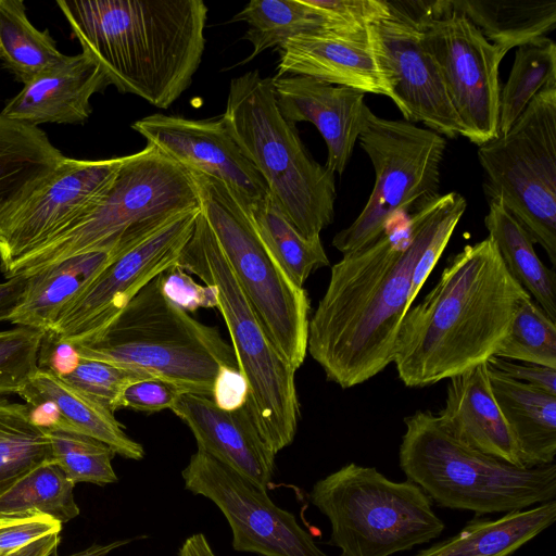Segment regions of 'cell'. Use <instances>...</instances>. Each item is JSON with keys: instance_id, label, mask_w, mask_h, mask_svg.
<instances>
[{"instance_id": "6da1fadb", "label": "cell", "mask_w": 556, "mask_h": 556, "mask_svg": "<svg viewBox=\"0 0 556 556\" xmlns=\"http://www.w3.org/2000/svg\"><path fill=\"white\" fill-rule=\"evenodd\" d=\"M465 201L454 191L440 194L396 216L379 238L332 265L307 334V352L329 381L349 389L393 363L414 267L443 220Z\"/></svg>"}, {"instance_id": "7a4b0ae2", "label": "cell", "mask_w": 556, "mask_h": 556, "mask_svg": "<svg viewBox=\"0 0 556 556\" xmlns=\"http://www.w3.org/2000/svg\"><path fill=\"white\" fill-rule=\"evenodd\" d=\"M529 296L489 237L465 245L427 295L405 313L393 358L399 378L421 388L485 363Z\"/></svg>"}, {"instance_id": "3957f363", "label": "cell", "mask_w": 556, "mask_h": 556, "mask_svg": "<svg viewBox=\"0 0 556 556\" xmlns=\"http://www.w3.org/2000/svg\"><path fill=\"white\" fill-rule=\"evenodd\" d=\"M83 53L110 85L168 109L192 81L205 48L202 0H59Z\"/></svg>"}, {"instance_id": "277c9868", "label": "cell", "mask_w": 556, "mask_h": 556, "mask_svg": "<svg viewBox=\"0 0 556 556\" xmlns=\"http://www.w3.org/2000/svg\"><path fill=\"white\" fill-rule=\"evenodd\" d=\"M74 345L81 358L162 378L208 397L222 368L239 369L232 346L215 327L194 319L164 295L162 274L105 327Z\"/></svg>"}, {"instance_id": "5b68a950", "label": "cell", "mask_w": 556, "mask_h": 556, "mask_svg": "<svg viewBox=\"0 0 556 556\" xmlns=\"http://www.w3.org/2000/svg\"><path fill=\"white\" fill-rule=\"evenodd\" d=\"M200 208L192 174L147 144L123 156L111 187L87 215L22 257L4 277L29 276L90 252H111L114 257L175 217Z\"/></svg>"}, {"instance_id": "8992f818", "label": "cell", "mask_w": 556, "mask_h": 556, "mask_svg": "<svg viewBox=\"0 0 556 556\" xmlns=\"http://www.w3.org/2000/svg\"><path fill=\"white\" fill-rule=\"evenodd\" d=\"M223 118L283 215L306 239L320 238L334 217V174L309 155L280 112L273 78L257 70L233 78Z\"/></svg>"}, {"instance_id": "52a82bcc", "label": "cell", "mask_w": 556, "mask_h": 556, "mask_svg": "<svg viewBox=\"0 0 556 556\" xmlns=\"http://www.w3.org/2000/svg\"><path fill=\"white\" fill-rule=\"evenodd\" d=\"M400 467L439 506L510 513L555 500L556 464L518 467L464 445L430 410L404 418Z\"/></svg>"}, {"instance_id": "ba28073f", "label": "cell", "mask_w": 556, "mask_h": 556, "mask_svg": "<svg viewBox=\"0 0 556 556\" xmlns=\"http://www.w3.org/2000/svg\"><path fill=\"white\" fill-rule=\"evenodd\" d=\"M176 264L217 288V308L248 384L245 404L263 440L277 455L293 442L298 430L296 370L268 338L202 211Z\"/></svg>"}, {"instance_id": "9c48e42d", "label": "cell", "mask_w": 556, "mask_h": 556, "mask_svg": "<svg viewBox=\"0 0 556 556\" xmlns=\"http://www.w3.org/2000/svg\"><path fill=\"white\" fill-rule=\"evenodd\" d=\"M311 503L331 527L340 556H391L441 535L444 522L414 482H395L374 467L346 464L316 481Z\"/></svg>"}, {"instance_id": "30bf717a", "label": "cell", "mask_w": 556, "mask_h": 556, "mask_svg": "<svg viewBox=\"0 0 556 556\" xmlns=\"http://www.w3.org/2000/svg\"><path fill=\"white\" fill-rule=\"evenodd\" d=\"M201 211L277 351L298 370L307 354L311 302L261 240L250 215L224 184L192 173Z\"/></svg>"}, {"instance_id": "8fae6325", "label": "cell", "mask_w": 556, "mask_h": 556, "mask_svg": "<svg viewBox=\"0 0 556 556\" xmlns=\"http://www.w3.org/2000/svg\"><path fill=\"white\" fill-rule=\"evenodd\" d=\"M488 200L498 199L556 265V86L478 149Z\"/></svg>"}, {"instance_id": "7c38bea8", "label": "cell", "mask_w": 556, "mask_h": 556, "mask_svg": "<svg viewBox=\"0 0 556 556\" xmlns=\"http://www.w3.org/2000/svg\"><path fill=\"white\" fill-rule=\"evenodd\" d=\"M358 140L376 178L359 215L332 239L342 254L371 243L393 218L440 195L443 136L407 121L380 117L368 108Z\"/></svg>"}, {"instance_id": "4fadbf2b", "label": "cell", "mask_w": 556, "mask_h": 556, "mask_svg": "<svg viewBox=\"0 0 556 556\" xmlns=\"http://www.w3.org/2000/svg\"><path fill=\"white\" fill-rule=\"evenodd\" d=\"M442 74L462 136L482 146L500 136V63L505 56L451 0L407 1Z\"/></svg>"}, {"instance_id": "5bb4252c", "label": "cell", "mask_w": 556, "mask_h": 556, "mask_svg": "<svg viewBox=\"0 0 556 556\" xmlns=\"http://www.w3.org/2000/svg\"><path fill=\"white\" fill-rule=\"evenodd\" d=\"M181 477L187 491L210 500L225 516L235 551L260 556H328L294 514L210 455L197 450Z\"/></svg>"}, {"instance_id": "9a60e30c", "label": "cell", "mask_w": 556, "mask_h": 556, "mask_svg": "<svg viewBox=\"0 0 556 556\" xmlns=\"http://www.w3.org/2000/svg\"><path fill=\"white\" fill-rule=\"evenodd\" d=\"M122 157L76 160L64 156L21 203L0 217V268L3 276L22 257L87 215L103 198Z\"/></svg>"}, {"instance_id": "2e32d148", "label": "cell", "mask_w": 556, "mask_h": 556, "mask_svg": "<svg viewBox=\"0 0 556 556\" xmlns=\"http://www.w3.org/2000/svg\"><path fill=\"white\" fill-rule=\"evenodd\" d=\"M200 211L175 217L112 257L84 291L63 308L48 331L73 344L100 331L146 285L177 263Z\"/></svg>"}, {"instance_id": "e0dca14e", "label": "cell", "mask_w": 556, "mask_h": 556, "mask_svg": "<svg viewBox=\"0 0 556 556\" xmlns=\"http://www.w3.org/2000/svg\"><path fill=\"white\" fill-rule=\"evenodd\" d=\"M388 17L372 25L382 54L390 99L405 121L420 122L444 138L462 136L438 64L426 48L407 1H389Z\"/></svg>"}, {"instance_id": "ac0fdd59", "label": "cell", "mask_w": 556, "mask_h": 556, "mask_svg": "<svg viewBox=\"0 0 556 556\" xmlns=\"http://www.w3.org/2000/svg\"><path fill=\"white\" fill-rule=\"evenodd\" d=\"M131 127L147 144L187 170L224 184L249 215L270 197L266 182L235 141L223 115L190 119L152 114Z\"/></svg>"}, {"instance_id": "d6986e66", "label": "cell", "mask_w": 556, "mask_h": 556, "mask_svg": "<svg viewBox=\"0 0 556 556\" xmlns=\"http://www.w3.org/2000/svg\"><path fill=\"white\" fill-rule=\"evenodd\" d=\"M279 51L276 77L308 76L364 93L391 97L372 25L353 30L320 27L290 38Z\"/></svg>"}, {"instance_id": "ffe728a7", "label": "cell", "mask_w": 556, "mask_h": 556, "mask_svg": "<svg viewBox=\"0 0 556 556\" xmlns=\"http://www.w3.org/2000/svg\"><path fill=\"white\" fill-rule=\"evenodd\" d=\"M170 410L188 426L198 451L268 491L275 475L276 454L260 434L247 404L228 410L218 407L208 396L186 392Z\"/></svg>"}, {"instance_id": "44dd1931", "label": "cell", "mask_w": 556, "mask_h": 556, "mask_svg": "<svg viewBox=\"0 0 556 556\" xmlns=\"http://www.w3.org/2000/svg\"><path fill=\"white\" fill-rule=\"evenodd\" d=\"M273 85L282 115L293 124L315 125L327 146L325 166L343 174L368 110L365 93L302 75L275 76Z\"/></svg>"}, {"instance_id": "7402d4cb", "label": "cell", "mask_w": 556, "mask_h": 556, "mask_svg": "<svg viewBox=\"0 0 556 556\" xmlns=\"http://www.w3.org/2000/svg\"><path fill=\"white\" fill-rule=\"evenodd\" d=\"M110 85L89 55L66 58L40 73L9 100L4 117L38 127L40 124H83L91 114L90 99Z\"/></svg>"}, {"instance_id": "603a6c76", "label": "cell", "mask_w": 556, "mask_h": 556, "mask_svg": "<svg viewBox=\"0 0 556 556\" xmlns=\"http://www.w3.org/2000/svg\"><path fill=\"white\" fill-rule=\"evenodd\" d=\"M437 417L441 427L464 445L522 467L494 399L486 362L448 379L445 405Z\"/></svg>"}, {"instance_id": "cb8c5ba5", "label": "cell", "mask_w": 556, "mask_h": 556, "mask_svg": "<svg viewBox=\"0 0 556 556\" xmlns=\"http://www.w3.org/2000/svg\"><path fill=\"white\" fill-rule=\"evenodd\" d=\"M486 365L494 399L515 441L521 466L554 464L556 394L517 381L488 362Z\"/></svg>"}, {"instance_id": "d4e9b609", "label": "cell", "mask_w": 556, "mask_h": 556, "mask_svg": "<svg viewBox=\"0 0 556 556\" xmlns=\"http://www.w3.org/2000/svg\"><path fill=\"white\" fill-rule=\"evenodd\" d=\"M111 252L75 255L27 276L24 293L10 316L11 324L48 331L59 315L109 264Z\"/></svg>"}, {"instance_id": "484cf974", "label": "cell", "mask_w": 556, "mask_h": 556, "mask_svg": "<svg viewBox=\"0 0 556 556\" xmlns=\"http://www.w3.org/2000/svg\"><path fill=\"white\" fill-rule=\"evenodd\" d=\"M17 395L26 404L52 402L64 422V430L94 438L126 459L141 460L146 455L143 446L128 437L113 413L58 376L38 369Z\"/></svg>"}, {"instance_id": "4316f807", "label": "cell", "mask_w": 556, "mask_h": 556, "mask_svg": "<svg viewBox=\"0 0 556 556\" xmlns=\"http://www.w3.org/2000/svg\"><path fill=\"white\" fill-rule=\"evenodd\" d=\"M63 159L39 127L0 114V217L30 194Z\"/></svg>"}, {"instance_id": "83f0119b", "label": "cell", "mask_w": 556, "mask_h": 556, "mask_svg": "<svg viewBox=\"0 0 556 556\" xmlns=\"http://www.w3.org/2000/svg\"><path fill=\"white\" fill-rule=\"evenodd\" d=\"M556 519V501L497 519H472L456 535L415 556H510Z\"/></svg>"}, {"instance_id": "f1b7e54d", "label": "cell", "mask_w": 556, "mask_h": 556, "mask_svg": "<svg viewBox=\"0 0 556 556\" xmlns=\"http://www.w3.org/2000/svg\"><path fill=\"white\" fill-rule=\"evenodd\" d=\"M484 225L510 276L556 321V274L539 258L534 241L517 219L494 198L488 200Z\"/></svg>"}, {"instance_id": "f546056e", "label": "cell", "mask_w": 556, "mask_h": 556, "mask_svg": "<svg viewBox=\"0 0 556 556\" xmlns=\"http://www.w3.org/2000/svg\"><path fill=\"white\" fill-rule=\"evenodd\" d=\"M494 46L507 53L514 47L546 36L556 26L554 0H451Z\"/></svg>"}, {"instance_id": "4dcf8cb0", "label": "cell", "mask_w": 556, "mask_h": 556, "mask_svg": "<svg viewBox=\"0 0 556 556\" xmlns=\"http://www.w3.org/2000/svg\"><path fill=\"white\" fill-rule=\"evenodd\" d=\"M66 58L48 29L28 20L22 0H0V61L24 85Z\"/></svg>"}, {"instance_id": "1f68e13d", "label": "cell", "mask_w": 556, "mask_h": 556, "mask_svg": "<svg viewBox=\"0 0 556 556\" xmlns=\"http://www.w3.org/2000/svg\"><path fill=\"white\" fill-rule=\"evenodd\" d=\"M47 463H53L50 440L31 420L29 406L0 397V497Z\"/></svg>"}, {"instance_id": "d6a6232c", "label": "cell", "mask_w": 556, "mask_h": 556, "mask_svg": "<svg viewBox=\"0 0 556 556\" xmlns=\"http://www.w3.org/2000/svg\"><path fill=\"white\" fill-rule=\"evenodd\" d=\"M250 217L263 243L298 287L303 288L314 270L329 265L320 238L303 237L270 197Z\"/></svg>"}, {"instance_id": "836d02e7", "label": "cell", "mask_w": 556, "mask_h": 556, "mask_svg": "<svg viewBox=\"0 0 556 556\" xmlns=\"http://www.w3.org/2000/svg\"><path fill=\"white\" fill-rule=\"evenodd\" d=\"M556 86V43L543 36L518 47L507 81L500 92L498 132L506 134L533 98Z\"/></svg>"}, {"instance_id": "e575fe53", "label": "cell", "mask_w": 556, "mask_h": 556, "mask_svg": "<svg viewBox=\"0 0 556 556\" xmlns=\"http://www.w3.org/2000/svg\"><path fill=\"white\" fill-rule=\"evenodd\" d=\"M74 486L54 463L42 464L0 497V517L47 515L62 523L68 522L80 513Z\"/></svg>"}, {"instance_id": "d590c367", "label": "cell", "mask_w": 556, "mask_h": 556, "mask_svg": "<svg viewBox=\"0 0 556 556\" xmlns=\"http://www.w3.org/2000/svg\"><path fill=\"white\" fill-rule=\"evenodd\" d=\"M231 22H245L242 37L253 50L242 64L274 47L280 48L292 37L324 26L323 20L302 0H252Z\"/></svg>"}, {"instance_id": "8d00e7d4", "label": "cell", "mask_w": 556, "mask_h": 556, "mask_svg": "<svg viewBox=\"0 0 556 556\" xmlns=\"http://www.w3.org/2000/svg\"><path fill=\"white\" fill-rule=\"evenodd\" d=\"M52 460L74 483L104 486L117 482L112 460L116 455L105 443L75 431L45 429Z\"/></svg>"}, {"instance_id": "74e56055", "label": "cell", "mask_w": 556, "mask_h": 556, "mask_svg": "<svg viewBox=\"0 0 556 556\" xmlns=\"http://www.w3.org/2000/svg\"><path fill=\"white\" fill-rule=\"evenodd\" d=\"M494 356L556 369V321L526 298Z\"/></svg>"}, {"instance_id": "f35d334b", "label": "cell", "mask_w": 556, "mask_h": 556, "mask_svg": "<svg viewBox=\"0 0 556 556\" xmlns=\"http://www.w3.org/2000/svg\"><path fill=\"white\" fill-rule=\"evenodd\" d=\"M43 333L24 326L0 331V396L17 394L36 374Z\"/></svg>"}, {"instance_id": "ab89813d", "label": "cell", "mask_w": 556, "mask_h": 556, "mask_svg": "<svg viewBox=\"0 0 556 556\" xmlns=\"http://www.w3.org/2000/svg\"><path fill=\"white\" fill-rule=\"evenodd\" d=\"M146 375L101 361L80 358L75 370L61 378L111 413L121 409V396L132 381Z\"/></svg>"}, {"instance_id": "60d3db41", "label": "cell", "mask_w": 556, "mask_h": 556, "mask_svg": "<svg viewBox=\"0 0 556 556\" xmlns=\"http://www.w3.org/2000/svg\"><path fill=\"white\" fill-rule=\"evenodd\" d=\"M324 22L325 28L365 29L390 14L386 0H302Z\"/></svg>"}, {"instance_id": "b9f144b4", "label": "cell", "mask_w": 556, "mask_h": 556, "mask_svg": "<svg viewBox=\"0 0 556 556\" xmlns=\"http://www.w3.org/2000/svg\"><path fill=\"white\" fill-rule=\"evenodd\" d=\"M63 523L47 515L0 517V556H5L30 543L60 534Z\"/></svg>"}, {"instance_id": "7bdbcfd3", "label": "cell", "mask_w": 556, "mask_h": 556, "mask_svg": "<svg viewBox=\"0 0 556 556\" xmlns=\"http://www.w3.org/2000/svg\"><path fill=\"white\" fill-rule=\"evenodd\" d=\"M162 290L170 302L186 312L214 308L218 305L217 288L197 283L177 264L162 274Z\"/></svg>"}, {"instance_id": "ee69618b", "label": "cell", "mask_w": 556, "mask_h": 556, "mask_svg": "<svg viewBox=\"0 0 556 556\" xmlns=\"http://www.w3.org/2000/svg\"><path fill=\"white\" fill-rule=\"evenodd\" d=\"M182 393L186 391L172 381L157 377L141 378L124 389L121 407L144 413L170 409Z\"/></svg>"}, {"instance_id": "f6af8a7d", "label": "cell", "mask_w": 556, "mask_h": 556, "mask_svg": "<svg viewBox=\"0 0 556 556\" xmlns=\"http://www.w3.org/2000/svg\"><path fill=\"white\" fill-rule=\"evenodd\" d=\"M80 358L73 343L59 339L51 331H45L38 351V369L63 378L75 370Z\"/></svg>"}, {"instance_id": "bcb514c9", "label": "cell", "mask_w": 556, "mask_h": 556, "mask_svg": "<svg viewBox=\"0 0 556 556\" xmlns=\"http://www.w3.org/2000/svg\"><path fill=\"white\" fill-rule=\"evenodd\" d=\"M486 362L517 381L556 394V369L554 368L495 356L490 357Z\"/></svg>"}, {"instance_id": "7dc6e473", "label": "cell", "mask_w": 556, "mask_h": 556, "mask_svg": "<svg viewBox=\"0 0 556 556\" xmlns=\"http://www.w3.org/2000/svg\"><path fill=\"white\" fill-rule=\"evenodd\" d=\"M248 384L239 369H220L213 389L212 400L223 409L233 410L245 405Z\"/></svg>"}, {"instance_id": "c3c4849f", "label": "cell", "mask_w": 556, "mask_h": 556, "mask_svg": "<svg viewBox=\"0 0 556 556\" xmlns=\"http://www.w3.org/2000/svg\"><path fill=\"white\" fill-rule=\"evenodd\" d=\"M26 282L25 275H17L0 282V321L9 320L24 293Z\"/></svg>"}, {"instance_id": "681fc988", "label": "cell", "mask_w": 556, "mask_h": 556, "mask_svg": "<svg viewBox=\"0 0 556 556\" xmlns=\"http://www.w3.org/2000/svg\"><path fill=\"white\" fill-rule=\"evenodd\" d=\"M61 542L60 534H51L41 538L29 545L16 549L5 556H51L58 551Z\"/></svg>"}, {"instance_id": "f907efd6", "label": "cell", "mask_w": 556, "mask_h": 556, "mask_svg": "<svg viewBox=\"0 0 556 556\" xmlns=\"http://www.w3.org/2000/svg\"><path fill=\"white\" fill-rule=\"evenodd\" d=\"M178 556H217L203 533L188 536L181 544Z\"/></svg>"}, {"instance_id": "816d5d0a", "label": "cell", "mask_w": 556, "mask_h": 556, "mask_svg": "<svg viewBox=\"0 0 556 556\" xmlns=\"http://www.w3.org/2000/svg\"><path fill=\"white\" fill-rule=\"evenodd\" d=\"M146 538H147L146 535H139L136 538L115 540V541H112L106 544L94 543L79 552H76V553L67 555V556H108L113 551H115L119 547H123L137 539H146ZM51 556H58V551L54 552Z\"/></svg>"}]
</instances>
